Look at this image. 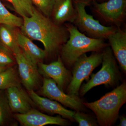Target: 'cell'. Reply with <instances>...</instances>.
Masks as SVG:
<instances>
[{"mask_svg": "<svg viewBox=\"0 0 126 126\" xmlns=\"http://www.w3.org/2000/svg\"><path fill=\"white\" fill-rule=\"evenodd\" d=\"M23 18L21 32L31 40L41 42L47 55L60 51L69 38V33L64 25L55 24L50 18L35 7L31 16Z\"/></svg>", "mask_w": 126, "mask_h": 126, "instance_id": "6da1fadb", "label": "cell"}, {"mask_svg": "<svg viewBox=\"0 0 126 126\" xmlns=\"http://www.w3.org/2000/svg\"><path fill=\"white\" fill-rule=\"evenodd\" d=\"M64 25L69 33V38L61 47L60 56L63 63L68 66H73L80 56L87 52H102L109 46L104 40L87 36L72 23Z\"/></svg>", "mask_w": 126, "mask_h": 126, "instance_id": "7a4b0ae2", "label": "cell"}, {"mask_svg": "<svg viewBox=\"0 0 126 126\" xmlns=\"http://www.w3.org/2000/svg\"><path fill=\"white\" fill-rule=\"evenodd\" d=\"M126 102L125 82L93 102H83L84 106L95 113L99 125L111 126L118 118L120 109Z\"/></svg>", "mask_w": 126, "mask_h": 126, "instance_id": "3957f363", "label": "cell"}, {"mask_svg": "<svg viewBox=\"0 0 126 126\" xmlns=\"http://www.w3.org/2000/svg\"><path fill=\"white\" fill-rule=\"evenodd\" d=\"M73 3L77 16L72 24L87 36L105 40L117 29L116 26L104 25L93 16L88 14L86 7L90 6L91 3L89 0H73Z\"/></svg>", "mask_w": 126, "mask_h": 126, "instance_id": "277c9868", "label": "cell"}, {"mask_svg": "<svg viewBox=\"0 0 126 126\" xmlns=\"http://www.w3.org/2000/svg\"><path fill=\"white\" fill-rule=\"evenodd\" d=\"M89 6L96 19L106 26L121 27L126 20V0L91 2Z\"/></svg>", "mask_w": 126, "mask_h": 126, "instance_id": "5b68a950", "label": "cell"}, {"mask_svg": "<svg viewBox=\"0 0 126 126\" xmlns=\"http://www.w3.org/2000/svg\"><path fill=\"white\" fill-rule=\"evenodd\" d=\"M102 53L101 68L93 75L90 80L82 87L80 93L82 95L96 86L112 85L117 80L118 72L116 59L109 46L103 50Z\"/></svg>", "mask_w": 126, "mask_h": 126, "instance_id": "8992f818", "label": "cell"}, {"mask_svg": "<svg viewBox=\"0 0 126 126\" xmlns=\"http://www.w3.org/2000/svg\"><path fill=\"white\" fill-rule=\"evenodd\" d=\"M102 52H93L89 56H80L73 64L72 78L68 87L69 94L77 96L82 83L87 79L94 69L102 63Z\"/></svg>", "mask_w": 126, "mask_h": 126, "instance_id": "52a82bcc", "label": "cell"}, {"mask_svg": "<svg viewBox=\"0 0 126 126\" xmlns=\"http://www.w3.org/2000/svg\"><path fill=\"white\" fill-rule=\"evenodd\" d=\"M13 54L18 64L21 81L29 92L34 90L40 79L38 65L34 64L26 57L19 47L14 51Z\"/></svg>", "mask_w": 126, "mask_h": 126, "instance_id": "ba28073f", "label": "cell"}, {"mask_svg": "<svg viewBox=\"0 0 126 126\" xmlns=\"http://www.w3.org/2000/svg\"><path fill=\"white\" fill-rule=\"evenodd\" d=\"M41 93L44 96L49 99L54 100L77 111H80L83 108V103L77 96L64 93L52 79L44 78Z\"/></svg>", "mask_w": 126, "mask_h": 126, "instance_id": "9c48e42d", "label": "cell"}, {"mask_svg": "<svg viewBox=\"0 0 126 126\" xmlns=\"http://www.w3.org/2000/svg\"><path fill=\"white\" fill-rule=\"evenodd\" d=\"M38 67L40 74L46 78L53 79L61 90H63L71 79L70 73L64 66L60 56H58L56 61L49 64H46L42 62L39 63Z\"/></svg>", "mask_w": 126, "mask_h": 126, "instance_id": "30bf717a", "label": "cell"}, {"mask_svg": "<svg viewBox=\"0 0 126 126\" xmlns=\"http://www.w3.org/2000/svg\"><path fill=\"white\" fill-rule=\"evenodd\" d=\"M14 117L24 126H43L49 124L65 126L67 121L61 117H53L44 114L34 109L23 114L16 113Z\"/></svg>", "mask_w": 126, "mask_h": 126, "instance_id": "8fae6325", "label": "cell"}, {"mask_svg": "<svg viewBox=\"0 0 126 126\" xmlns=\"http://www.w3.org/2000/svg\"><path fill=\"white\" fill-rule=\"evenodd\" d=\"M6 90L9 106L12 112L23 114L33 109V101L20 85Z\"/></svg>", "mask_w": 126, "mask_h": 126, "instance_id": "7c38bea8", "label": "cell"}, {"mask_svg": "<svg viewBox=\"0 0 126 126\" xmlns=\"http://www.w3.org/2000/svg\"><path fill=\"white\" fill-rule=\"evenodd\" d=\"M77 16L73 0H55L50 18L55 24L73 23Z\"/></svg>", "mask_w": 126, "mask_h": 126, "instance_id": "4fadbf2b", "label": "cell"}, {"mask_svg": "<svg viewBox=\"0 0 126 126\" xmlns=\"http://www.w3.org/2000/svg\"><path fill=\"white\" fill-rule=\"evenodd\" d=\"M107 40L113 55L123 72H126V32L121 27L109 36Z\"/></svg>", "mask_w": 126, "mask_h": 126, "instance_id": "5bb4252c", "label": "cell"}, {"mask_svg": "<svg viewBox=\"0 0 126 126\" xmlns=\"http://www.w3.org/2000/svg\"><path fill=\"white\" fill-rule=\"evenodd\" d=\"M29 96L33 102L41 110L52 114H58L63 117L74 120L75 112L64 108L56 101L39 96L33 90L29 91Z\"/></svg>", "mask_w": 126, "mask_h": 126, "instance_id": "9a60e30c", "label": "cell"}, {"mask_svg": "<svg viewBox=\"0 0 126 126\" xmlns=\"http://www.w3.org/2000/svg\"><path fill=\"white\" fill-rule=\"evenodd\" d=\"M18 45L23 54L33 63L38 65L47 56L45 50L38 47L31 40L20 32L17 33Z\"/></svg>", "mask_w": 126, "mask_h": 126, "instance_id": "2e32d148", "label": "cell"}, {"mask_svg": "<svg viewBox=\"0 0 126 126\" xmlns=\"http://www.w3.org/2000/svg\"><path fill=\"white\" fill-rule=\"evenodd\" d=\"M16 27L0 25V44L13 53L19 47L17 41L18 31Z\"/></svg>", "mask_w": 126, "mask_h": 126, "instance_id": "e0dca14e", "label": "cell"}, {"mask_svg": "<svg viewBox=\"0 0 126 126\" xmlns=\"http://www.w3.org/2000/svg\"><path fill=\"white\" fill-rule=\"evenodd\" d=\"M18 73L14 67L10 66L0 72V90L7 89L12 87L20 86Z\"/></svg>", "mask_w": 126, "mask_h": 126, "instance_id": "ac0fdd59", "label": "cell"}, {"mask_svg": "<svg viewBox=\"0 0 126 126\" xmlns=\"http://www.w3.org/2000/svg\"><path fill=\"white\" fill-rule=\"evenodd\" d=\"M23 22V18L17 16L10 12L0 0V25L20 28Z\"/></svg>", "mask_w": 126, "mask_h": 126, "instance_id": "d6986e66", "label": "cell"}, {"mask_svg": "<svg viewBox=\"0 0 126 126\" xmlns=\"http://www.w3.org/2000/svg\"><path fill=\"white\" fill-rule=\"evenodd\" d=\"M13 6L16 12L22 17H29L34 7L30 0H7Z\"/></svg>", "mask_w": 126, "mask_h": 126, "instance_id": "ffe728a7", "label": "cell"}, {"mask_svg": "<svg viewBox=\"0 0 126 126\" xmlns=\"http://www.w3.org/2000/svg\"><path fill=\"white\" fill-rule=\"evenodd\" d=\"M3 90H0V126H3L10 120L12 113L6 93Z\"/></svg>", "mask_w": 126, "mask_h": 126, "instance_id": "44dd1931", "label": "cell"}, {"mask_svg": "<svg viewBox=\"0 0 126 126\" xmlns=\"http://www.w3.org/2000/svg\"><path fill=\"white\" fill-rule=\"evenodd\" d=\"M16 61L13 53L0 44V67H8Z\"/></svg>", "mask_w": 126, "mask_h": 126, "instance_id": "7402d4cb", "label": "cell"}, {"mask_svg": "<svg viewBox=\"0 0 126 126\" xmlns=\"http://www.w3.org/2000/svg\"><path fill=\"white\" fill-rule=\"evenodd\" d=\"M38 10L49 18H50L55 0H30Z\"/></svg>", "mask_w": 126, "mask_h": 126, "instance_id": "603a6c76", "label": "cell"}, {"mask_svg": "<svg viewBox=\"0 0 126 126\" xmlns=\"http://www.w3.org/2000/svg\"><path fill=\"white\" fill-rule=\"evenodd\" d=\"M73 119L79 123V126H97L96 122L88 115L77 111L75 113Z\"/></svg>", "mask_w": 126, "mask_h": 126, "instance_id": "cb8c5ba5", "label": "cell"}, {"mask_svg": "<svg viewBox=\"0 0 126 126\" xmlns=\"http://www.w3.org/2000/svg\"><path fill=\"white\" fill-rule=\"evenodd\" d=\"M120 123L118 125L119 126H126V117L124 116H121L119 117Z\"/></svg>", "mask_w": 126, "mask_h": 126, "instance_id": "d4e9b609", "label": "cell"}, {"mask_svg": "<svg viewBox=\"0 0 126 126\" xmlns=\"http://www.w3.org/2000/svg\"><path fill=\"white\" fill-rule=\"evenodd\" d=\"M91 2H102L106 1L107 0H89Z\"/></svg>", "mask_w": 126, "mask_h": 126, "instance_id": "484cf974", "label": "cell"}, {"mask_svg": "<svg viewBox=\"0 0 126 126\" xmlns=\"http://www.w3.org/2000/svg\"><path fill=\"white\" fill-rule=\"evenodd\" d=\"M7 68V67H0V72H2V71L5 70Z\"/></svg>", "mask_w": 126, "mask_h": 126, "instance_id": "4316f807", "label": "cell"}]
</instances>
